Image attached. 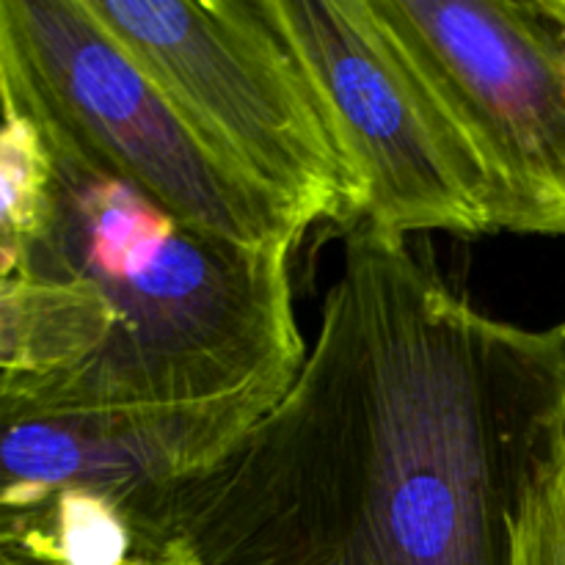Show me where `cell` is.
Listing matches in <instances>:
<instances>
[{
	"label": "cell",
	"mask_w": 565,
	"mask_h": 565,
	"mask_svg": "<svg viewBox=\"0 0 565 565\" xmlns=\"http://www.w3.org/2000/svg\"><path fill=\"white\" fill-rule=\"evenodd\" d=\"M563 447L561 326L480 312L362 221L298 375L174 522L199 565H513Z\"/></svg>",
	"instance_id": "6da1fadb"
},
{
	"label": "cell",
	"mask_w": 565,
	"mask_h": 565,
	"mask_svg": "<svg viewBox=\"0 0 565 565\" xmlns=\"http://www.w3.org/2000/svg\"><path fill=\"white\" fill-rule=\"evenodd\" d=\"M290 254L193 230L119 182L55 174L53 230L22 274L94 287L114 326L83 362L31 375L88 406L287 390L307 359Z\"/></svg>",
	"instance_id": "7a4b0ae2"
},
{
	"label": "cell",
	"mask_w": 565,
	"mask_h": 565,
	"mask_svg": "<svg viewBox=\"0 0 565 565\" xmlns=\"http://www.w3.org/2000/svg\"><path fill=\"white\" fill-rule=\"evenodd\" d=\"M0 119L25 121L58 177L119 182L207 235L296 248L309 230L193 130L86 0H0Z\"/></svg>",
	"instance_id": "3957f363"
},
{
	"label": "cell",
	"mask_w": 565,
	"mask_h": 565,
	"mask_svg": "<svg viewBox=\"0 0 565 565\" xmlns=\"http://www.w3.org/2000/svg\"><path fill=\"white\" fill-rule=\"evenodd\" d=\"M193 130L315 224L351 232L367 193L265 0H86Z\"/></svg>",
	"instance_id": "277c9868"
},
{
	"label": "cell",
	"mask_w": 565,
	"mask_h": 565,
	"mask_svg": "<svg viewBox=\"0 0 565 565\" xmlns=\"http://www.w3.org/2000/svg\"><path fill=\"white\" fill-rule=\"evenodd\" d=\"M265 3L362 180L364 224L395 237L500 232V202L483 160L370 0Z\"/></svg>",
	"instance_id": "5b68a950"
},
{
	"label": "cell",
	"mask_w": 565,
	"mask_h": 565,
	"mask_svg": "<svg viewBox=\"0 0 565 565\" xmlns=\"http://www.w3.org/2000/svg\"><path fill=\"white\" fill-rule=\"evenodd\" d=\"M483 160L500 232L565 237V0H370Z\"/></svg>",
	"instance_id": "8992f818"
},
{
	"label": "cell",
	"mask_w": 565,
	"mask_h": 565,
	"mask_svg": "<svg viewBox=\"0 0 565 565\" xmlns=\"http://www.w3.org/2000/svg\"><path fill=\"white\" fill-rule=\"evenodd\" d=\"M287 390L259 386L193 406H88L31 373L0 375V557L44 555L64 502L108 494L174 508Z\"/></svg>",
	"instance_id": "52a82bcc"
},
{
	"label": "cell",
	"mask_w": 565,
	"mask_h": 565,
	"mask_svg": "<svg viewBox=\"0 0 565 565\" xmlns=\"http://www.w3.org/2000/svg\"><path fill=\"white\" fill-rule=\"evenodd\" d=\"M110 326L103 296L83 281L0 276V375L72 367L103 345Z\"/></svg>",
	"instance_id": "ba28073f"
},
{
	"label": "cell",
	"mask_w": 565,
	"mask_h": 565,
	"mask_svg": "<svg viewBox=\"0 0 565 565\" xmlns=\"http://www.w3.org/2000/svg\"><path fill=\"white\" fill-rule=\"evenodd\" d=\"M55 169L36 132L0 119V259L22 274L53 230Z\"/></svg>",
	"instance_id": "9c48e42d"
},
{
	"label": "cell",
	"mask_w": 565,
	"mask_h": 565,
	"mask_svg": "<svg viewBox=\"0 0 565 565\" xmlns=\"http://www.w3.org/2000/svg\"><path fill=\"white\" fill-rule=\"evenodd\" d=\"M513 565H565V447L519 513Z\"/></svg>",
	"instance_id": "30bf717a"
},
{
	"label": "cell",
	"mask_w": 565,
	"mask_h": 565,
	"mask_svg": "<svg viewBox=\"0 0 565 565\" xmlns=\"http://www.w3.org/2000/svg\"><path fill=\"white\" fill-rule=\"evenodd\" d=\"M0 565H44V563H31V561H11V557H0ZM119 565H199L196 555H193L191 544L180 535L163 541L158 546H149V550L136 552L132 557H127Z\"/></svg>",
	"instance_id": "8fae6325"
},
{
	"label": "cell",
	"mask_w": 565,
	"mask_h": 565,
	"mask_svg": "<svg viewBox=\"0 0 565 565\" xmlns=\"http://www.w3.org/2000/svg\"><path fill=\"white\" fill-rule=\"evenodd\" d=\"M0 276H11L9 265H6V263H3V259H0Z\"/></svg>",
	"instance_id": "7c38bea8"
},
{
	"label": "cell",
	"mask_w": 565,
	"mask_h": 565,
	"mask_svg": "<svg viewBox=\"0 0 565 565\" xmlns=\"http://www.w3.org/2000/svg\"><path fill=\"white\" fill-rule=\"evenodd\" d=\"M561 334H563V340H565V323L561 326Z\"/></svg>",
	"instance_id": "4fadbf2b"
}]
</instances>
